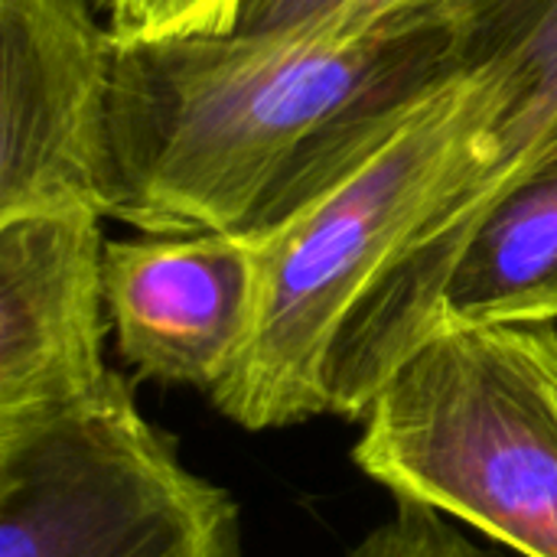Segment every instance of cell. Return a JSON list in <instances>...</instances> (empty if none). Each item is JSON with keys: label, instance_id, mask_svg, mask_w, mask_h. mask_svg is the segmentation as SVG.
<instances>
[{"label": "cell", "instance_id": "cell-1", "mask_svg": "<svg viewBox=\"0 0 557 557\" xmlns=\"http://www.w3.org/2000/svg\"><path fill=\"white\" fill-rule=\"evenodd\" d=\"M447 72L431 7L362 39L238 26L124 42L111 72L104 219L147 235L245 228L323 131Z\"/></svg>", "mask_w": 557, "mask_h": 557}, {"label": "cell", "instance_id": "cell-2", "mask_svg": "<svg viewBox=\"0 0 557 557\" xmlns=\"http://www.w3.org/2000/svg\"><path fill=\"white\" fill-rule=\"evenodd\" d=\"M486 121V88L454 69L366 101L313 140L242 228L261 248V304L248 349L209 395L215 411L245 431L330 414L326 372L349 317Z\"/></svg>", "mask_w": 557, "mask_h": 557}, {"label": "cell", "instance_id": "cell-3", "mask_svg": "<svg viewBox=\"0 0 557 557\" xmlns=\"http://www.w3.org/2000/svg\"><path fill=\"white\" fill-rule=\"evenodd\" d=\"M352 460L395 503L557 557V323L437 326L375 392Z\"/></svg>", "mask_w": 557, "mask_h": 557}, {"label": "cell", "instance_id": "cell-4", "mask_svg": "<svg viewBox=\"0 0 557 557\" xmlns=\"http://www.w3.org/2000/svg\"><path fill=\"white\" fill-rule=\"evenodd\" d=\"M450 65L486 88L490 121L421 222L349 317L326 372L330 414L362 421L375 392L434 330L447 274L480 215L557 127V0H431Z\"/></svg>", "mask_w": 557, "mask_h": 557}, {"label": "cell", "instance_id": "cell-5", "mask_svg": "<svg viewBox=\"0 0 557 557\" xmlns=\"http://www.w3.org/2000/svg\"><path fill=\"white\" fill-rule=\"evenodd\" d=\"M0 557H245L242 512L114 372L91 405L0 441Z\"/></svg>", "mask_w": 557, "mask_h": 557}, {"label": "cell", "instance_id": "cell-6", "mask_svg": "<svg viewBox=\"0 0 557 557\" xmlns=\"http://www.w3.org/2000/svg\"><path fill=\"white\" fill-rule=\"evenodd\" d=\"M114 55L95 0H0V219L104 215Z\"/></svg>", "mask_w": 557, "mask_h": 557}, {"label": "cell", "instance_id": "cell-7", "mask_svg": "<svg viewBox=\"0 0 557 557\" xmlns=\"http://www.w3.org/2000/svg\"><path fill=\"white\" fill-rule=\"evenodd\" d=\"M104 215L0 219V441L91 405L104 366Z\"/></svg>", "mask_w": 557, "mask_h": 557}, {"label": "cell", "instance_id": "cell-8", "mask_svg": "<svg viewBox=\"0 0 557 557\" xmlns=\"http://www.w3.org/2000/svg\"><path fill=\"white\" fill-rule=\"evenodd\" d=\"M104 304L137 379L212 395L255 336L261 248L242 228L108 238Z\"/></svg>", "mask_w": 557, "mask_h": 557}, {"label": "cell", "instance_id": "cell-9", "mask_svg": "<svg viewBox=\"0 0 557 557\" xmlns=\"http://www.w3.org/2000/svg\"><path fill=\"white\" fill-rule=\"evenodd\" d=\"M444 323H557V127L470 228L437 300Z\"/></svg>", "mask_w": 557, "mask_h": 557}, {"label": "cell", "instance_id": "cell-10", "mask_svg": "<svg viewBox=\"0 0 557 557\" xmlns=\"http://www.w3.org/2000/svg\"><path fill=\"white\" fill-rule=\"evenodd\" d=\"M349 557H499L470 542L444 512L418 503H398V512L379 525Z\"/></svg>", "mask_w": 557, "mask_h": 557}, {"label": "cell", "instance_id": "cell-11", "mask_svg": "<svg viewBox=\"0 0 557 557\" xmlns=\"http://www.w3.org/2000/svg\"><path fill=\"white\" fill-rule=\"evenodd\" d=\"M431 0H343L333 13H326L323 20L307 23V26L323 29V33L339 36V39H362L379 23H388V20H398L405 13H414V10H421Z\"/></svg>", "mask_w": 557, "mask_h": 557}, {"label": "cell", "instance_id": "cell-12", "mask_svg": "<svg viewBox=\"0 0 557 557\" xmlns=\"http://www.w3.org/2000/svg\"><path fill=\"white\" fill-rule=\"evenodd\" d=\"M343 0H248L242 10V29H287L307 26L333 13Z\"/></svg>", "mask_w": 557, "mask_h": 557}, {"label": "cell", "instance_id": "cell-13", "mask_svg": "<svg viewBox=\"0 0 557 557\" xmlns=\"http://www.w3.org/2000/svg\"><path fill=\"white\" fill-rule=\"evenodd\" d=\"M95 3H98V7H104V3H108V0H95Z\"/></svg>", "mask_w": 557, "mask_h": 557}]
</instances>
